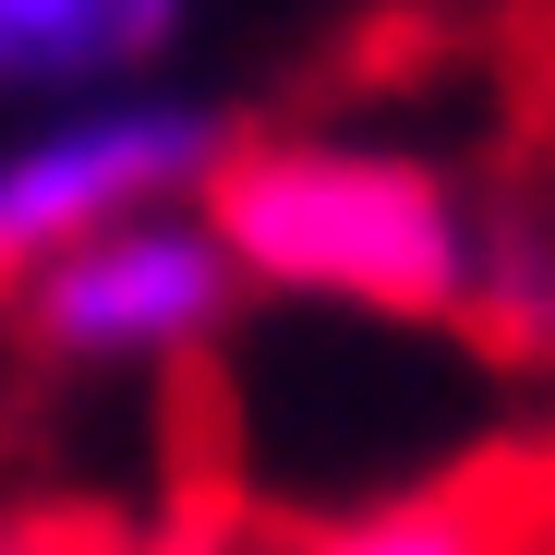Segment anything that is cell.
I'll return each mask as SVG.
<instances>
[{"label":"cell","mask_w":555,"mask_h":555,"mask_svg":"<svg viewBox=\"0 0 555 555\" xmlns=\"http://www.w3.org/2000/svg\"><path fill=\"white\" fill-rule=\"evenodd\" d=\"M206 230L230 242L242 291L387 314V326H459L483 206L411 145H362V133H266L254 145L242 133V157L206 194Z\"/></svg>","instance_id":"6da1fadb"},{"label":"cell","mask_w":555,"mask_h":555,"mask_svg":"<svg viewBox=\"0 0 555 555\" xmlns=\"http://www.w3.org/2000/svg\"><path fill=\"white\" fill-rule=\"evenodd\" d=\"M302 555H495V531L459 507V495H399V507L338 519V531H326V543H302Z\"/></svg>","instance_id":"8992f818"},{"label":"cell","mask_w":555,"mask_h":555,"mask_svg":"<svg viewBox=\"0 0 555 555\" xmlns=\"http://www.w3.org/2000/svg\"><path fill=\"white\" fill-rule=\"evenodd\" d=\"M242 302L254 291H242L230 242L206 230V206H169V218H133L109 242L37 266L0 314H13V350L37 375H169V362L218 350Z\"/></svg>","instance_id":"3957f363"},{"label":"cell","mask_w":555,"mask_h":555,"mask_svg":"<svg viewBox=\"0 0 555 555\" xmlns=\"http://www.w3.org/2000/svg\"><path fill=\"white\" fill-rule=\"evenodd\" d=\"M230 157H242V121L194 85H109V98L25 109L0 133V302L37 266L109 242L133 218L206 206Z\"/></svg>","instance_id":"7a4b0ae2"},{"label":"cell","mask_w":555,"mask_h":555,"mask_svg":"<svg viewBox=\"0 0 555 555\" xmlns=\"http://www.w3.org/2000/svg\"><path fill=\"white\" fill-rule=\"evenodd\" d=\"M181 13L194 0H0V98L61 109V98H109V85H157Z\"/></svg>","instance_id":"277c9868"},{"label":"cell","mask_w":555,"mask_h":555,"mask_svg":"<svg viewBox=\"0 0 555 555\" xmlns=\"http://www.w3.org/2000/svg\"><path fill=\"white\" fill-rule=\"evenodd\" d=\"M459 326L495 338L507 362H555V230H543V218L483 206V230H472V302H459Z\"/></svg>","instance_id":"5b68a950"}]
</instances>
